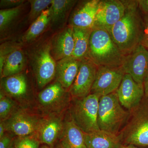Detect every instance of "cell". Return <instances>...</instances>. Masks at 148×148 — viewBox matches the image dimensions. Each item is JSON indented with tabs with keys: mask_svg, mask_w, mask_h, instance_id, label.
I'll list each match as a JSON object with an SVG mask.
<instances>
[{
	"mask_svg": "<svg viewBox=\"0 0 148 148\" xmlns=\"http://www.w3.org/2000/svg\"><path fill=\"white\" fill-rule=\"evenodd\" d=\"M14 135L6 132L2 138H0V148H14Z\"/></svg>",
	"mask_w": 148,
	"mask_h": 148,
	"instance_id": "cell-29",
	"label": "cell"
},
{
	"mask_svg": "<svg viewBox=\"0 0 148 148\" xmlns=\"http://www.w3.org/2000/svg\"><path fill=\"white\" fill-rule=\"evenodd\" d=\"M86 148H121L123 145L118 135L100 130L84 133Z\"/></svg>",
	"mask_w": 148,
	"mask_h": 148,
	"instance_id": "cell-20",
	"label": "cell"
},
{
	"mask_svg": "<svg viewBox=\"0 0 148 148\" xmlns=\"http://www.w3.org/2000/svg\"><path fill=\"white\" fill-rule=\"evenodd\" d=\"M33 51L31 54V64L37 86L41 89L55 77L56 61L51 55L49 42L41 44Z\"/></svg>",
	"mask_w": 148,
	"mask_h": 148,
	"instance_id": "cell-6",
	"label": "cell"
},
{
	"mask_svg": "<svg viewBox=\"0 0 148 148\" xmlns=\"http://www.w3.org/2000/svg\"><path fill=\"white\" fill-rule=\"evenodd\" d=\"M124 15L114 26L107 29L112 39L122 53L126 56L140 45L144 23L143 14L137 1L123 0Z\"/></svg>",
	"mask_w": 148,
	"mask_h": 148,
	"instance_id": "cell-1",
	"label": "cell"
},
{
	"mask_svg": "<svg viewBox=\"0 0 148 148\" xmlns=\"http://www.w3.org/2000/svg\"><path fill=\"white\" fill-rule=\"evenodd\" d=\"M6 132L5 127L3 122L1 121L0 123V138H2Z\"/></svg>",
	"mask_w": 148,
	"mask_h": 148,
	"instance_id": "cell-34",
	"label": "cell"
},
{
	"mask_svg": "<svg viewBox=\"0 0 148 148\" xmlns=\"http://www.w3.org/2000/svg\"><path fill=\"white\" fill-rule=\"evenodd\" d=\"M1 88V90L16 101L21 108L29 109L32 102V94L24 74L21 73L2 78Z\"/></svg>",
	"mask_w": 148,
	"mask_h": 148,
	"instance_id": "cell-9",
	"label": "cell"
},
{
	"mask_svg": "<svg viewBox=\"0 0 148 148\" xmlns=\"http://www.w3.org/2000/svg\"><path fill=\"white\" fill-rule=\"evenodd\" d=\"M144 29L140 45L148 49V15L143 14Z\"/></svg>",
	"mask_w": 148,
	"mask_h": 148,
	"instance_id": "cell-30",
	"label": "cell"
},
{
	"mask_svg": "<svg viewBox=\"0 0 148 148\" xmlns=\"http://www.w3.org/2000/svg\"><path fill=\"white\" fill-rule=\"evenodd\" d=\"M50 7L44 11L35 20L22 37V41L29 42L34 40L41 34L50 23Z\"/></svg>",
	"mask_w": 148,
	"mask_h": 148,
	"instance_id": "cell-24",
	"label": "cell"
},
{
	"mask_svg": "<svg viewBox=\"0 0 148 148\" xmlns=\"http://www.w3.org/2000/svg\"><path fill=\"white\" fill-rule=\"evenodd\" d=\"M121 148H141L138 147L136 146L133 145H123Z\"/></svg>",
	"mask_w": 148,
	"mask_h": 148,
	"instance_id": "cell-35",
	"label": "cell"
},
{
	"mask_svg": "<svg viewBox=\"0 0 148 148\" xmlns=\"http://www.w3.org/2000/svg\"><path fill=\"white\" fill-rule=\"evenodd\" d=\"M26 58L23 51L18 47L7 56L1 74V79L20 73L25 68Z\"/></svg>",
	"mask_w": 148,
	"mask_h": 148,
	"instance_id": "cell-21",
	"label": "cell"
},
{
	"mask_svg": "<svg viewBox=\"0 0 148 148\" xmlns=\"http://www.w3.org/2000/svg\"><path fill=\"white\" fill-rule=\"evenodd\" d=\"M51 43V52L56 61L71 57L75 48L73 27L69 25L55 35Z\"/></svg>",
	"mask_w": 148,
	"mask_h": 148,
	"instance_id": "cell-17",
	"label": "cell"
},
{
	"mask_svg": "<svg viewBox=\"0 0 148 148\" xmlns=\"http://www.w3.org/2000/svg\"><path fill=\"white\" fill-rule=\"evenodd\" d=\"M40 148H51V147H49V146L46 145H43L41 147H40Z\"/></svg>",
	"mask_w": 148,
	"mask_h": 148,
	"instance_id": "cell-36",
	"label": "cell"
},
{
	"mask_svg": "<svg viewBox=\"0 0 148 148\" xmlns=\"http://www.w3.org/2000/svg\"><path fill=\"white\" fill-rule=\"evenodd\" d=\"M63 114L46 115L37 134L41 143L53 148L60 140L64 128Z\"/></svg>",
	"mask_w": 148,
	"mask_h": 148,
	"instance_id": "cell-15",
	"label": "cell"
},
{
	"mask_svg": "<svg viewBox=\"0 0 148 148\" xmlns=\"http://www.w3.org/2000/svg\"><path fill=\"white\" fill-rule=\"evenodd\" d=\"M77 2L74 0H52L50 6L51 24L57 26L64 23Z\"/></svg>",
	"mask_w": 148,
	"mask_h": 148,
	"instance_id": "cell-23",
	"label": "cell"
},
{
	"mask_svg": "<svg viewBox=\"0 0 148 148\" xmlns=\"http://www.w3.org/2000/svg\"><path fill=\"white\" fill-rule=\"evenodd\" d=\"M138 8L143 14L148 15V0H137Z\"/></svg>",
	"mask_w": 148,
	"mask_h": 148,
	"instance_id": "cell-32",
	"label": "cell"
},
{
	"mask_svg": "<svg viewBox=\"0 0 148 148\" xmlns=\"http://www.w3.org/2000/svg\"><path fill=\"white\" fill-rule=\"evenodd\" d=\"M122 68L136 82L143 85L148 76V49L140 45L131 53L125 56Z\"/></svg>",
	"mask_w": 148,
	"mask_h": 148,
	"instance_id": "cell-12",
	"label": "cell"
},
{
	"mask_svg": "<svg viewBox=\"0 0 148 148\" xmlns=\"http://www.w3.org/2000/svg\"><path fill=\"white\" fill-rule=\"evenodd\" d=\"M16 101L2 90L0 93V119L4 121L9 118L18 109L21 108Z\"/></svg>",
	"mask_w": 148,
	"mask_h": 148,
	"instance_id": "cell-25",
	"label": "cell"
},
{
	"mask_svg": "<svg viewBox=\"0 0 148 148\" xmlns=\"http://www.w3.org/2000/svg\"><path fill=\"white\" fill-rule=\"evenodd\" d=\"M73 27L75 48L72 57L81 61L88 58L89 40L92 29Z\"/></svg>",
	"mask_w": 148,
	"mask_h": 148,
	"instance_id": "cell-22",
	"label": "cell"
},
{
	"mask_svg": "<svg viewBox=\"0 0 148 148\" xmlns=\"http://www.w3.org/2000/svg\"><path fill=\"white\" fill-rule=\"evenodd\" d=\"M81 62L72 56L56 61V81L67 90H69L76 77Z\"/></svg>",
	"mask_w": 148,
	"mask_h": 148,
	"instance_id": "cell-19",
	"label": "cell"
},
{
	"mask_svg": "<svg viewBox=\"0 0 148 148\" xmlns=\"http://www.w3.org/2000/svg\"><path fill=\"white\" fill-rule=\"evenodd\" d=\"M98 68L89 58L81 61L79 71L69 90L72 98H84L90 94Z\"/></svg>",
	"mask_w": 148,
	"mask_h": 148,
	"instance_id": "cell-11",
	"label": "cell"
},
{
	"mask_svg": "<svg viewBox=\"0 0 148 148\" xmlns=\"http://www.w3.org/2000/svg\"><path fill=\"white\" fill-rule=\"evenodd\" d=\"M125 73L121 66H98L90 93L101 96L116 91Z\"/></svg>",
	"mask_w": 148,
	"mask_h": 148,
	"instance_id": "cell-10",
	"label": "cell"
},
{
	"mask_svg": "<svg viewBox=\"0 0 148 148\" xmlns=\"http://www.w3.org/2000/svg\"><path fill=\"white\" fill-rule=\"evenodd\" d=\"M130 114L119 133L123 145L148 147V99L144 97Z\"/></svg>",
	"mask_w": 148,
	"mask_h": 148,
	"instance_id": "cell-3",
	"label": "cell"
},
{
	"mask_svg": "<svg viewBox=\"0 0 148 148\" xmlns=\"http://www.w3.org/2000/svg\"><path fill=\"white\" fill-rule=\"evenodd\" d=\"M53 148H62V147L61 145H60V143H58V144H57V145H56L55 146H54V147Z\"/></svg>",
	"mask_w": 148,
	"mask_h": 148,
	"instance_id": "cell-37",
	"label": "cell"
},
{
	"mask_svg": "<svg viewBox=\"0 0 148 148\" xmlns=\"http://www.w3.org/2000/svg\"><path fill=\"white\" fill-rule=\"evenodd\" d=\"M130 114V111L124 109L120 103L116 91L100 98L98 123L101 130L118 135Z\"/></svg>",
	"mask_w": 148,
	"mask_h": 148,
	"instance_id": "cell-4",
	"label": "cell"
},
{
	"mask_svg": "<svg viewBox=\"0 0 148 148\" xmlns=\"http://www.w3.org/2000/svg\"><path fill=\"white\" fill-rule=\"evenodd\" d=\"M31 10L29 14V20L33 23L41 14L44 11L51 5L52 0H30Z\"/></svg>",
	"mask_w": 148,
	"mask_h": 148,
	"instance_id": "cell-27",
	"label": "cell"
},
{
	"mask_svg": "<svg viewBox=\"0 0 148 148\" xmlns=\"http://www.w3.org/2000/svg\"><path fill=\"white\" fill-rule=\"evenodd\" d=\"M100 95L90 93L84 98H72L68 111L74 122L84 133L100 130L98 114Z\"/></svg>",
	"mask_w": 148,
	"mask_h": 148,
	"instance_id": "cell-5",
	"label": "cell"
},
{
	"mask_svg": "<svg viewBox=\"0 0 148 148\" xmlns=\"http://www.w3.org/2000/svg\"><path fill=\"white\" fill-rule=\"evenodd\" d=\"M101 0L83 1L77 6L69 19L73 27L93 29Z\"/></svg>",
	"mask_w": 148,
	"mask_h": 148,
	"instance_id": "cell-16",
	"label": "cell"
},
{
	"mask_svg": "<svg viewBox=\"0 0 148 148\" xmlns=\"http://www.w3.org/2000/svg\"><path fill=\"white\" fill-rule=\"evenodd\" d=\"M143 85L145 90V96L148 99V76L145 79Z\"/></svg>",
	"mask_w": 148,
	"mask_h": 148,
	"instance_id": "cell-33",
	"label": "cell"
},
{
	"mask_svg": "<svg viewBox=\"0 0 148 148\" xmlns=\"http://www.w3.org/2000/svg\"><path fill=\"white\" fill-rule=\"evenodd\" d=\"M45 116L21 108L3 122L6 132L16 137H24L38 134Z\"/></svg>",
	"mask_w": 148,
	"mask_h": 148,
	"instance_id": "cell-8",
	"label": "cell"
},
{
	"mask_svg": "<svg viewBox=\"0 0 148 148\" xmlns=\"http://www.w3.org/2000/svg\"><path fill=\"white\" fill-rule=\"evenodd\" d=\"M24 1L21 0H2L0 2L1 8L7 9L14 8L22 5Z\"/></svg>",
	"mask_w": 148,
	"mask_h": 148,
	"instance_id": "cell-31",
	"label": "cell"
},
{
	"mask_svg": "<svg viewBox=\"0 0 148 148\" xmlns=\"http://www.w3.org/2000/svg\"><path fill=\"white\" fill-rule=\"evenodd\" d=\"M21 5L14 8L0 10V31L1 34L8 29L20 14Z\"/></svg>",
	"mask_w": 148,
	"mask_h": 148,
	"instance_id": "cell-26",
	"label": "cell"
},
{
	"mask_svg": "<svg viewBox=\"0 0 148 148\" xmlns=\"http://www.w3.org/2000/svg\"><path fill=\"white\" fill-rule=\"evenodd\" d=\"M121 104L128 111L135 108L145 97L144 85L139 84L129 74H125L116 91Z\"/></svg>",
	"mask_w": 148,
	"mask_h": 148,
	"instance_id": "cell-14",
	"label": "cell"
},
{
	"mask_svg": "<svg viewBox=\"0 0 148 148\" xmlns=\"http://www.w3.org/2000/svg\"><path fill=\"white\" fill-rule=\"evenodd\" d=\"M40 144L38 134L16 137L14 140V148H40Z\"/></svg>",
	"mask_w": 148,
	"mask_h": 148,
	"instance_id": "cell-28",
	"label": "cell"
},
{
	"mask_svg": "<svg viewBox=\"0 0 148 148\" xmlns=\"http://www.w3.org/2000/svg\"><path fill=\"white\" fill-rule=\"evenodd\" d=\"M125 11V6L122 0H101L94 28L106 30L111 28L122 17Z\"/></svg>",
	"mask_w": 148,
	"mask_h": 148,
	"instance_id": "cell-13",
	"label": "cell"
},
{
	"mask_svg": "<svg viewBox=\"0 0 148 148\" xmlns=\"http://www.w3.org/2000/svg\"><path fill=\"white\" fill-rule=\"evenodd\" d=\"M125 57L107 30L98 27L92 29L89 40L88 58L96 66L121 67Z\"/></svg>",
	"mask_w": 148,
	"mask_h": 148,
	"instance_id": "cell-2",
	"label": "cell"
},
{
	"mask_svg": "<svg viewBox=\"0 0 148 148\" xmlns=\"http://www.w3.org/2000/svg\"><path fill=\"white\" fill-rule=\"evenodd\" d=\"M59 142L62 148H86L84 133L74 122L68 111Z\"/></svg>",
	"mask_w": 148,
	"mask_h": 148,
	"instance_id": "cell-18",
	"label": "cell"
},
{
	"mask_svg": "<svg viewBox=\"0 0 148 148\" xmlns=\"http://www.w3.org/2000/svg\"><path fill=\"white\" fill-rule=\"evenodd\" d=\"M71 99L69 90L56 81L38 93L37 102L45 115L58 114L69 109Z\"/></svg>",
	"mask_w": 148,
	"mask_h": 148,
	"instance_id": "cell-7",
	"label": "cell"
}]
</instances>
